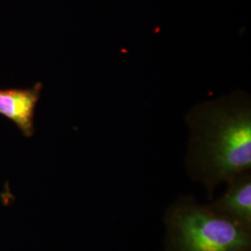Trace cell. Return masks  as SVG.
<instances>
[{
    "label": "cell",
    "mask_w": 251,
    "mask_h": 251,
    "mask_svg": "<svg viewBox=\"0 0 251 251\" xmlns=\"http://www.w3.org/2000/svg\"><path fill=\"white\" fill-rule=\"evenodd\" d=\"M190 131L186 165L190 176L207 190L251 171V96L235 90L201 102L186 117Z\"/></svg>",
    "instance_id": "cell-1"
},
{
    "label": "cell",
    "mask_w": 251,
    "mask_h": 251,
    "mask_svg": "<svg viewBox=\"0 0 251 251\" xmlns=\"http://www.w3.org/2000/svg\"><path fill=\"white\" fill-rule=\"evenodd\" d=\"M165 225L168 251H251V232L193 198H180L170 206Z\"/></svg>",
    "instance_id": "cell-2"
},
{
    "label": "cell",
    "mask_w": 251,
    "mask_h": 251,
    "mask_svg": "<svg viewBox=\"0 0 251 251\" xmlns=\"http://www.w3.org/2000/svg\"><path fill=\"white\" fill-rule=\"evenodd\" d=\"M225 194L206 205L216 215L251 232V172L240 173L227 181Z\"/></svg>",
    "instance_id": "cell-3"
},
{
    "label": "cell",
    "mask_w": 251,
    "mask_h": 251,
    "mask_svg": "<svg viewBox=\"0 0 251 251\" xmlns=\"http://www.w3.org/2000/svg\"><path fill=\"white\" fill-rule=\"evenodd\" d=\"M42 89L40 82L26 89H0V116L12 121L26 138L35 132V113Z\"/></svg>",
    "instance_id": "cell-4"
}]
</instances>
